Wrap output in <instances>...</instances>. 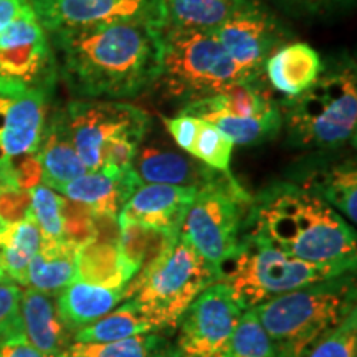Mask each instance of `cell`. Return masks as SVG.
<instances>
[{"instance_id":"4","label":"cell","mask_w":357,"mask_h":357,"mask_svg":"<svg viewBox=\"0 0 357 357\" xmlns=\"http://www.w3.org/2000/svg\"><path fill=\"white\" fill-rule=\"evenodd\" d=\"M356 310L354 271L293 289L252 307L278 357H300Z\"/></svg>"},{"instance_id":"22","label":"cell","mask_w":357,"mask_h":357,"mask_svg":"<svg viewBox=\"0 0 357 357\" xmlns=\"http://www.w3.org/2000/svg\"><path fill=\"white\" fill-rule=\"evenodd\" d=\"M126 298V288H106L75 280L55 296L56 310L66 328L77 333L116 310Z\"/></svg>"},{"instance_id":"3","label":"cell","mask_w":357,"mask_h":357,"mask_svg":"<svg viewBox=\"0 0 357 357\" xmlns=\"http://www.w3.org/2000/svg\"><path fill=\"white\" fill-rule=\"evenodd\" d=\"M283 126L294 147L336 151L356 142L357 73L352 56L324 65L310 89L280 106Z\"/></svg>"},{"instance_id":"40","label":"cell","mask_w":357,"mask_h":357,"mask_svg":"<svg viewBox=\"0 0 357 357\" xmlns=\"http://www.w3.org/2000/svg\"><path fill=\"white\" fill-rule=\"evenodd\" d=\"M30 8H33V0H0V33Z\"/></svg>"},{"instance_id":"17","label":"cell","mask_w":357,"mask_h":357,"mask_svg":"<svg viewBox=\"0 0 357 357\" xmlns=\"http://www.w3.org/2000/svg\"><path fill=\"white\" fill-rule=\"evenodd\" d=\"M132 169L142 184H166L199 189L212 181L218 171L192 159L190 154L172 149L167 142L141 144L132 160Z\"/></svg>"},{"instance_id":"11","label":"cell","mask_w":357,"mask_h":357,"mask_svg":"<svg viewBox=\"0 0 357 357\" xmlns=\"http://www.w3.org/2000/svg\"><path fill=\"white\" fill-rule=\"evenodd\" d=\"M242 312L225 283L211 284L178 321L177 351L184 357H227Z\"/></svg>"},{"instance_id":"9","label":"cell","mask_w":357,"mask_h":357,"mask_svg":"<svg viewBox=\"0 0 357 357\" xmlns=\"http://www.w3.org/2000/svg\"><path fill=\"white\" fill-rule=\"evenodd\" d=\"M250 200L231 174L218 172L208 184L199 187L185 213L181 234L212 268L217 281L238 248Z\"/></svg>"},{"instance_id":"45","label":"cell","mask_w":357,"mask_h":357,"mask_svg":"<svg viewBox=\"0 0 357 357\" xmlns=\"http://www.w3.org/2000/svg\"><path fill=\"white\" fill-rule=\"evenodd\" d=\"M60 357H61V356H60Z\"/></svg>"},{"instance_id":"2","label":"cell","mask_w":357,"mask_h":357,"mask_svg":"<svg viewBox=\"0 0 357 357\" xmlns=\"http://www.w3.org/2000/svg\"><path fill=\"white\" fill-rule=\"evenodd\" d=\"M243 234L298 260L354 271L356 231L331 205L289 182H278L252 197Z\"/></svg>"},{"instance_id":"10","label":"cell","mask_w":357,"mask_h":357,"mask_svg":"<svg viewBox=\"0 0 357 357\" xmlns=\"http://www.w3.org/2000/svg\"><path fill=\"white\" fill-rule=\"evenodd\" d=\"M215 33L242 79L261 77L268 58L291 42V32L260 0H242Z\"/></svg>"},{"instance_id":"33","label":"cell","mask_w":357,"mask_h":357,"mask_svg":"<svg viewBox=\"0 0 357 357\" xmlns=\"http://www.w3.org/2000/svg\"><path fill=\"white\" fill-rule=\"evenodd\" d=\"M231 153H234V142L213 124L200 119L197 137L190 151L192 158L213 171L230 174Z\"/></svg>"},{"instance_id":"8","label":"cell","mask_w":357,"mask_h":357,"mask_svg":"<svg viewBox=\"0 0 357 357\" xmlns=\"http://www.w3.org/2000/svg\"><path fill=\"white\" fill-rule=\"evenodd\" d=\"M342 273L344 271L284 255L243 234L235 255L222 268L218 281L230 288L238 306L247 311L293 289Z\"/></svg>"},{"instance_id":"39","label":"cell","mask_w":357,"mask_h":357,"mask_svg":"<svg viewBox=\"0 0 357 357\" xmlns=\"http://www.w3.org/2000/svg\"><path fill=\"white\" fill-rule=\"evenodd\" d=\"M199 118L182 113L174 116V118H164V124H166L172 139L176 141L178 149H182L187 154H190L192 147H194L195 137L199 132Z\"/></svg>"},{"instance_id":"32","label":"cell","mask_w":357,"mask_h":357,"mask_svg":"<svg viewBox=\"0 0 357 357\" xmlns=\"http://www.w3.org/2000/svg\"><path fill=\"white\" fill-rule=\"evenodd\" d=\"M30 217L43 240H65V195L60 192L43 184L30 189Z\"/></svg>"},{"instance_id":"13","label":"cell","mask_w":357,"mask_h":357,"mask_svg":"<svg viewBox=\"0 0 357 357\" xmlns=\"http://www.w3.org/2000/svg\"><path fill=\"white\" fill-rule=\"evenodd\" d=\"M48 91L0 83V184L17 164L38 153Z\"/></svg>"},{"instance_id":"7","label":"cell","mask_w":357,"mask_h":357,"mask_svg":"<svg viewBox=\"0 0 357 357\" xmlns=\"http://www.w3.org/2000/svg\"><path fill=\"white\" fill-rule=\"evenodd\" d=\"M213 283L212 268L178 234L172 250L129 281L124 301L160 331L176 329L192 301Z\"/></svg>"},{"instance_id":"31","label":"cell","mask_w":357,"mask_h":357,"mask_svg":"<svg viewBox=\"0 0 357 357\" xmlns=\"http://www.w3.org/2000/svg\"><path fill=\"white\" fill-rule=\"evenodd\" d=\"M220 129L234 146H255L273 139L283 128L281 109L257 118H236V116H208L202 119Z\"/></svg>"},{"instance_id":"44","label":"cell","mask_w":357,"mask_h":357,"mask_svg":"<svg viewBox=\"0 0 357 357\" xmlns=\"http://www.w3.org/2000/svg\"><path fill=\"white\" fill-rule=\"evenodd\" d=\"M3 225H6V222H3V220H2V218H0V229H2V227H3Z\"/></svg>"},{"instance_id":"5","label":"cell","mask_w":357,"mask_h":357,"mask_svg":"<svg viewBox=\"0 0 357 357\" xmlns=\"http://www.w3.org/2000/svg\"><path fill=\"white\" fill-rule=\"evenodd\" d=\"M236 82H242V75L215 32L164 29L160 71L154 84L164 100L187 106L218 95Z\"/></svg>"},{"instance_id":"14","label":"cell","mask_w":357,"mask_h":357,"mask_svg":"<svg viewBox=\"0 0 357 357\" xmlns=\"http://www.w3.org/2000/svg\"><path fill=\"white\" fill-rule=\"evenodd\" d=\"M55 56L33 8L0 33V83L50 93Z\"/></svg>"},{"instance_id":"24","label":"cell","mask_w":357,"mask_h":357,"mask_svg":"<svg viewBox=\"0 0 357 357\" xmlns=\"http://www.w3.org/2000/svg\"><path fill=\"white\" fill-rule=\"evenodd\" d=\"M79 245L55 240H42L40 250L30 261L26 287L56 296L77 280Z\"/></svg>"},{"instance_id":"30","label":"cell","mask_w":357,"mask_h":357,"mask_svg":"<svg viewBox=\"0 0 357 357\" xmlns=\"http://www.w3.org/2000/svg\"><path fill=\"white\" fill-rule=\"evenodd\" d=\"M176 351L160 333H147L105 344L73 342L61 357H169Z\"/></svg>"},{"instance_id":"27","label":"cell","mask_w":357,"mask_h":357,"mask_svg":"<svg viewBox=\"0 0 357 357\" xmlns=\"http://www.w3.org/2000/svg\"><path fill=\"white\" fill-rule=\"evenodd\" d=\"M118 240L95 238L84 243L78 250L77 280L106 288H126L131 281L121 257H119Z\"/></svg>"},{"instance_id":"35","label":"cell","mask_w":357,"mask_h":357,"mask_svg":"<svg viewBox=\"0 0 357 357\" xmlns=\"http://www.w3.org/2000/svg\"><path fill=\"white\" fill-rule=\"evenodd\" d=\"M300 357H357V307L316 339Z\"/></svg>"},{"instance_id":"42","label":"cell","mask_w":357,"mask_h":357,"mask_svg":"<svg viewBox=\"0 0 357 357\" xmlns=\"http://www.w3.org/2000/svg\"><path fill=\"white\" fill-rule=\"evenodd\" d=\"M0 283H12V281L8 280V276H7L6 271H3L2 265H0Z\"/></svg>"},{"instance_id":"15","label":"cell","mask_w":357,"mask_h":357,"mask_svg":"<svg viewBox=\"0 0 357 357\" xmlns=\"http://www.w3.org/2000/svg\"><path fill=\"white\" fill-rule=\"evenodd\" d=\"M142 185L132 166L126 169L86 171L61 187L60 194L84 205L95 217L118 218L129 197Z\"/></svg>"},{"instance_id":"37","label":"cell","mask_w":357,"mask_h":357,"mask_svg":"<svg viewBox=\"0 0 357 357\" xmlns=\"http://www.w3.org/2000/svg\"><path fill=\"white\" fill-rule=\"evenodd\" d=\"M294 17H328L349 10L356 0H275Z\"/></svg>"},{"instance_id":"25","label":"cell","mask_w":357,"mask_h":357,"mask_svg":"<svg viewBox=\"0 0 357 357\" xmlns=\"http://www.w3.org/2000/svg\"><path fill=\"white\" fill-rule=\"evenodd\" d=\"M301 187L331 205L339 215L356 225L357 222V169L356 160L347 159L328 167L310 171Z\"/></svg>"},{"instance_id":"34","label":"cell","mask_w":357,"mask_h":357,"mask_svg":"<svg viewBox=\"0 0 357 357\" xmlns=\"http://www.w3.org/2000/svg\"><path fill=\"white\" fill-rule=\"evenodd\" d=\"M227 357H278L273 342L252 310L242 312Z\"/></svg>"},{"instance_id":"1","label":"cell","mask_w":357,"mask_h":357,"mask_svg":"<svg viewBox=\"0 0 357 357\" xmlns=\"http://www.w3.org/2000/svg\"><path fill=\"white\" fill-rule=\"evenodd\" d=\"M166 26L154 22H118L53 33L61 73L82 100H124L154 88L160 71Z\"/></svg>"},{"instance_id":"6","label":"cell","mask_w":357,"mask_h":357,"mask_svg":"<svg viewBox=\"0 0 357 357\" xmlns=\"http://www.w3.org/2000/svg\"><path fill=\"white\" fill-rule=\"evenodd\" d=\"M63 118L86 171L131 167L153 124L151 116L137 106L82 98L66 106Z\"/></svg>"},{"instance_id":"28","label":"cell","mask_w":357,"mask_h":357,"mask_svg":"<svg viewBox=\"0 0 357 357\" xmlns=\"http://www.w3.org/2000/svg\"><path fill=\"white\" fill-rule=\"evenodd\" d=\"M147 333H162L154 323L142 318L137 311L124 301L116 310L102 316L95 323L83 326L73 334V342L84 344H105V342L121 341V339Z\"/></svg>"},{"instance_id":"20","label":"cell","mask_w":357,"mask_h":357,"mask_svg":"<svg viewBox=\"0 0 357 357\" xmlns=\"http://www.w3.org/2000/svg\"><path fill=\"white\" fill-rule=\"evenodd\" d=\"M265 75L253 79L236 82L218 95L190 102L181 109L182 114L205 119L208 116H236V118H257L280 109V105L268 89Z\"/></svg>"},{"instance_id":"29","label":"cell","mask_w":357,"mask_h":357,"mask_svg":"<svg viewBox=\"0 0 357 357\" xmlns=\"http://www.w3.org/2000/svg\"><path fill=\"white\" fill-rule=\"evenodd\" d=\"M242 0H164L166 26L215 32L236 10Z\"/></svg>"},{"instance_id":"12","label":"cell","mask_w":357,"mask_h":357,"mask_svg":"<svg viewBox=\"0 0 357 357\" xmlns=\"http://www.w3.org/2000/svg\"><path fill=\"white\" fill-rule=\"evenodd\" d=\"M33 10L45 32L52 35L118 22L167 25L164 0H33Z\"/></svg>"},{"instance_id":"16","label":"cell","mask_w":357,"mask_h":357,"mask_svg":"<svg viewBox=\"0 0 357 357\" xmlns=\"http://www.w3.org/2000/svg\"><path fill=\"white\" fill-rule=\"evenodd\" d=\"M197 189L166 184H142L124 204L118 217L151 229L181 234L185 213Z\"/></svg>"},{"instance_id":"23","label":"cell","mask_w":357,"mask_h":357,"mask_svg":"<svg viewBox=\"0 0 357 357\" xmlns=\"http://www.w3.org/2000/svg\"><path fill=\"white\" fill-rule=\"evenodd\" d=\"M118 252L129 278L144 273L176 245L178 234L155 230L151 227L118 217Z\"/></svg>"},{"instance_id":"38","label":"cell","mask_w":357,"mask_h":357,"mask_svg":"<svg viewBox=\"0 0 357 357\" xmlns=\"http://www.w3.org/2000/svg\"><path fill=\"white\" fill-rule=\"evenodd\" d=\"M30 215V190L0 185V218L6 223L24 220Z\"/></svg>"},{"instance_id":"41","label":"cell","mask_w":357,"mask_h":357,"mask_svg":"<svg viewBox=\"0 0 357 357\" xmlns=\"http://www.w3.org/2000/svg\"><path fill=\"white\" fill-rule=\"evenodd\" d=\"M0 357H47L30 344L25 336L0 344Z\"/></svg>"},{"instance_id":"21","label":"cell","mask_w":357,"mask_h":357,"mask_svg":"<svg viewBox=\"0 0 357 357\" xmlns=\"http://www.w3.org/2000/svg\"><path fill=\"white\" fill-rule=\"evenodd\" d=\"M37 154L42 166V184L56 192L86 172V167L83 166L70 139L63 109H58L50 118H47Z\"/></svg>"},{"instance_id":"19","label":"cell","mask_w":357,"mask_h":357,"mask_svg":"<svg viewBox=\"0 0 357 357\" xmlns=\"http://www.w3.org/2000/svg\"><path fill=\"white\" fill-rule=\"evenodd\" d=\"M323 66L314 48L307 43L289 42L268 58L263 75L268 86L283 95L284 100H294L314 84Z\"/></svg>"},{"instance_id":"18","label":"cell","mask_w":357,"mask_h":357,"mask_svg":"<svg viewBox=\"0 0 357 357\" xmlns=\"http://www.w3.org/2000/svg\"><path fill=\"white\" fill-rule=\"evenodd\" d=\"M20 314L26 341L43 356L60 357L73 344V333L61 321L52 294L22 288Z\"/></svg>"},{"instance_id":"43","label":"cell","mask_w":357,"mask_h":357,"mask_svg":"<svg viewBox=\"0 0 357 357\" xmlns=\"http://www.w3.org/2000/svg\"><path fill=\"white\" fill-rule=\"evenodd\" d=\"M169 357H184V356H182L181 352H178V351H176V352H174V354H171Z\"/></svg>"},{"instance_id":"36","label":"cell","mask_w":357,"mask_h":357,"mask_svg":"<svg viewBox=\"0 0 357 357\" xmlns=\"http://www.w3.org/2000/svg\"><path fill=\"white\" fill-rule=\"evenodd\" d=\"M22 288L15 283H0V344L25 336L20 314Z\"/></svg>"},{"instance_id":"26","label":"cell","mask_w":357,"mask_h":357,"mask_svg":"<svg viewBox=\"0 0 357 357\" xmlns=\"http://www.w3.org/2000/svg\"><path fill=\"white\" fill-rule=\"evenodd\" d=\"M42 240L40 229L30 215L0 229V265L12 283L26 287L30 261L37 255Z\"/></svg>"}]
</instances>
